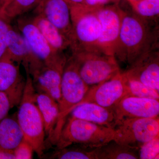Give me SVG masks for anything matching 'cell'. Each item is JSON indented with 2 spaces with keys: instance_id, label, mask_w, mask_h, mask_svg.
Wrapping results in <instances>:
<instances>
[{
  "instance_id": "cell-1",
  "label": "cell",
  "mask_w": 159,
  "mask_h": 159,
  "mask_svg": "<svg viewBox=\"0 0 159 159\" xmlns=\"http://www.w3.org/2000/svg\"><path fill=\"white\" fill-rule=\"evenodd\" d=\"M159 34L158 22L147 20L133 10L122 9L115 57L131 65L142 55L159 49Z\"/></svg>"
},
{
  "instance_id": "cell-2",
  "label": "cell",
  "mask_w": 159,
  "mask_h": 159,
  "mask_svg": "<svg viewBox=\"0 0 159 159\" xmlns=\"http://www.w3.org/2000/svg\"><path fill=\"white\" fill-rule=\"evenodd\" d=\"M26 84L17 113V121L24 139L30 143L39 157L43 153L45 146L44 125L36 101V94L32 78L27 68Z\"/></svg>"
},
{
  "instance_id": "cell-3",
  "label": "cell",
  "mask_w": 159,
  "mask_h": 159,
  "mask_svg": "<svg viewBox=\"0 0 159 159\" xmlns=\"http://www.w3.org/2000/svg\"><path fill=\"white\" fill-rule=\"evenodd\" d=\"M80 75L89 86L107 80L120 72L118 61L98 47L71 50Z\"/></svg>"
},
{
  "instance_id": "cell-4",
  "label": "cell",
  "mask_w": 159,
  "mask_h": 159,
  "mask_svg": "<svg viewBox=\"0 0 159 159\" xmlns=\"http://www.w3.org/2000/svg\"><path fill=\"white\" fill-rule=\"evenodd\" d=\"M89 88L80 75L74 59H67L61 78L59 115L51 143L56 145L68 115L82 101Z\"/></svg>"
},
{
  "instance_id": "cell-5",
  "label": "cell",
  "mask_w": 159,
  "mask_h": 159,
  "mask_svg": "<svg viewBox=\"0 0 159 159\" xmlns=\"http://www.w3.org/2000/svg\"><path fill=\"white\" fill-rule=\"evenodd\" d=\"M115 138L114 128L71 116L64 125L56 145L59 149L73 144L96 148Z\"/></svg>"
},
{
  "instance_id": "cell-6",
  "label": "cell",
  "mask_w": 159,
  "mask_h": 159,
  "mask_svg": "<svg viewBox=\"0 0 159 159\" xmlns=\"http://www.w3.org/2000/svg\"><path fill=\"white\" fill-rule=\"evenodd\" d=\"M97 9L87 6L70 7L73 26L71 50L98 47L100 25Z\"/></svg>"
},
{
  "instance_id": "cell-7",
  "label": "cell",
  "mask_w": 159,
  "mask_h": 159,
  "mask_svg": "<svg viewBox=\"0 0 159 159\" xmlns=\"http://www.w3.org/2000/svg\"><path fill=\"white\" fill-rule=\"evenodd\" d=\"M114 129V141L139 148L143 143L159 135V116L126 118L118 122Z\"/></svg>"
},
{
  "instance_id": "cell-8",
  "label": "cell",
  "mask_w": 159,
  "mask_h": 159,
  "mask_svg": "<svg viewBox=\"0 0 159 159\" xmlns=\"http://www.w3.org/2000/svg\"><path fill=\"white\" fill-rule=\"evenodd\" d=\"M17 25L37 58L48 66L63 70L67 58L63 53H59L52 48L31 20L19 18Z\"/></svg>"
},
{
  "instance_id": "cell-9",
  "label": "cell",
  "mask_w": 159,
  "mask_h": 159,
  "mask_svg": "<svg viewBox=\"0 0 159 159\" xmlns=\"http://www.w3.org/2000/svg\"><path fill=\"white\" fill-rule=\"evenodd\" d=\"M129 96L125 76L120 72L105 81L90 87L79 104L93 102L103 107L113 108L124 97Z\"/></svg>"
},
{
  "instance_id": "cell-10",
  "label": "cell",
  "mask_w": 159,
  "mask_h": 159,
  "mask_svg": "<svg viewBox=\"0 0 159 159\" xmlns=\"http://www.w3.org/2000/svg\"><path fill=\"white\" fill-rule=\"evenodd\" d=\"M97 14L100 25L97 46L106 54L115 56L121 30L122 9L119 4L99 8Z\"/></svg>"
},
{
  "instance_id": "cell-11",
  "label": "cell",
  "mask_w": 159,
  "mask_h": 159,
  "mask_svg": "<svg viewBox=\"0 0 159 159\" xmlns=\"http://www.w3.org/2000/svg\"><path fill=\"white\" fill-rule=\"evenodd\" d=\"M35 14L48 20L70 42L73 36L70 9L64 0H39L35 6Z\"/></svg>"
},
{
  "instance_id": "cell-12",
  "label": "cell",
  "mask_w": 159,
  "mask_h": 159,
  "mask_svg": "<svg viewBox=\"0 0 159 159\" xmlns=\"http://www.w3.org/2000/svg\"><path fill=\"white\" fill-rule=\"evenodd\" d=\"M25 84L19 66L8 58L0 59V92L6 94L11 108L20 104Z\"/></svg>"
},
{
  "instance_id": "cell-13",
  "label": "cell",
  "mask_w": 159,
  "mask_h": 159,
  "mask_svg": "<svg viewBox=\"0 0 159 159\" xmlns=\"http://www.w3.org/2000/svg\"><path fill=\"white\" fill-rule=\"evenodd\" d=\"M123 73L126 77L140 81L159 93V49L142 55Z\"/></svg>"
},
{
  "instance_id": "cell-14",
  "label": "cell",
  "mask_w": 159,
  "mask_h": 159,
  "mask_svg": "<svg viewBox=\"0 0 159 159\" xmlns=\"http://www.w3.org/2000/svg\"><path fill=\"white\" fill-rule=\"evenodd\" d=\"M113 109L117 125L119 121L126 118L159 116V101L156 99L126 96L114 107Z\"/></svg>"
},
{
  "instance_id": "cell-15",
  "label": "cell",
  "mask_w": 159,
  "mask_h": 159,
  "mask_svg": "<svg viewBox=\"0 0 159 159\" xmlns=\"http://www.w3.org/2000/svg\"><path fill=\"white\" fill-rule=\"evenodd\" d=\"M63 71L41 63L29 72L35 89H37L39 93L48 94L58 103L61 98Z\"/></svg>"
},
{
  "instance_id": "cell-16",
  "label": "cell",
  "mask_w": 159,
  "mask_h": 159,
  "mask_svg": "<svg viewBox=\"0 0 159 159\" xmlns=\"http://www.w3.org/2000/svg\"><path fill=\"white\" fill-rule=\"evenodd\" d=\"M7 52L2 58L22 64L24 68L30 69L41 62L32 52L22 34L9 28L7 36Z\"/></svg>"
},
{
  "instance_id": "cell-17",
  "label": "cell",
  "mask_w": 159,
  "mask_h": 159,
  "mask_svg": "<svg viewBox=\"0 0 159 159\" xmlns=\"http://www.w3.org/2000/svg\"><path fill=\"white\" fill-rule=\"evenodd\" d=\"M71 116L99 125L115 128L116 119L113 108L103 107L93 102H85L76 107Z\"/></svg>"
},
{
  "instance_id": "cell-18",
  "label": "cell",
  "mask_w": 159,
  "mask_h": 159,
  "mask_svg": "<svg viewBox=\"0 0 159 159\" xmlns=\"http://www.w3.org/2000/svg\"><path fill=\"white\" fill-rule=\"evenodd\" d=\"M36 101L43 121L45 134L51 142L59 115L58 102L43 93H36Z\"/></svg>"
},
{
  "instance_id": "cell-19",
  "label": "cell",
  "mask_w": 159,
  "mask_h": 159,
  "mask_svg": "<svg viewBox=\"0 0 159 159\" xmlns=\"http://www.w3.org/2000/svg\"><path fill=\"white\" fill-rule=\"evenodd\" d=\"M31 19L52 48L59 53L70 48V42L51 22L41 14H35Z\"/></svg>"
},
{
  "instance_id": "cell-20",
  "label": "cell",
  "mask_w": 159,
  "mask_h": 159,
  "mask_svg": "<svg viewBox=\"0 0 159 159\" xmlns=\"http://www.w3.org/2000/svg\"><path fill=\"white\" fill-rule=\"evenodd\" d=\"M24 139L17 119L6 116L0 122V148L13 150Z\"/></svg>"
},
{
  "instance_id": "cell-21",
  "label": "cell",
  "mask_w": 159,
  "mask_h": 159,
  "mask_svg": "<svg viewBox=\"0 0 159 159\" xmlns=\"http://www.w3.org/2000/svg\"><path fill=\"white\" fill-rule=\"evenodd\" d=\"M139 148L113 140L95 150L97 159H138Z\"/></svg>"
},
{
  "instance_id": "cell-22",
  "label": "cell",
  "mask_w": 159,
  "mask_h": 159,
  "mask_svg": "<svg viewBox=\"0 0 159 159\" xmlns=\"http://www.w3.org/2000/svg\"><path fill=\"white\" fill-rule=\"evenodd\" d=\"M132 10L144 19L158 21L159 16V0H138L128 2Z\"/></svg>"
},
{
  "instance_id": "cell-23",
  "label": "cell",
  "mask_w": 159,
  "mask_h": 159,
  "mask_svg": "<svg viewBox=\"0 0 159 159\" xmlns=\"http://www.w3.org/2000/svg\"><path fill=\"white\" fill-rule=\"evenodd\" d=\"M125 76L129 96L159 100V93L156 90L138 80Z\"/></svg>"
},
{
  "instance_id": "cell-24",
  "label": "cell",
  "mask_w": 159,
  "mask_h": 159,
  "mask_svg": "<svg viewBox=\"0 0 159 159\" xmlns=\"http://www.w3.org/2000/svg\"><path fill=\"white\" fill-rule=\"evenodd\" d=\"M39 0H11L2 11H1L6 17L10 20L25 14L35 7Z\"/></svg>"
},
{
  "instance_id": "cell-25",
  "label": "cell",
  "mask_w": 159,
  "mask_h": 159,
  "mask_svg": "<svg viewBox=\"0 0 159 159\" xmlns=\"http://www.w3.org/2000/svg\"><path fill=\"white\" fill-rule=\"evenodd\" d=\"M81 146L59 149L54 157L59 159H97L95 148Z\"/></svg>"
},
{
  "instance_id": "cell-26",
  "label": "cell",
  "mask_w": 159,
  "mask_h": 159,
  "mask_svg": "<svg viewBox=\"0 0 159 159\" xmlns=\"http://www.w3.org/2000/svg\"><path fill=\"white\" fill-rule=\"evenodd\" d=\"M139 159L159 158V135L142 144L138 150Z\"/></svg>"
},
{
  "instance_id": "cell-27",
  "label": "cell",
  "mask_w": 159,
  "mask_h": 159,
  "mask_svg": "<svg viewBox=\"0 0 159 159\" xmlns=\"http://www.w3.org/2000/svg\"><path fill=\"white\" fill-rule=\"evenodd\" d=\"M10 20L0 11V59L7 52V36L9 28Z\"/></svg>"
},
{
  "instance_id": "cell-28",
  "label": "cell",
  "mask_w": 159,
  "mask_h": 159,
  "mask_svg": "<svg viewBox=\"0 0 159 159\" xmlns=\"http://www.w3.org/2000/svg\"><path fill=\"white\" fill-rule=\"evenodd\" d=\"M34 152L32 145L24 139L13 150L16 159H32Z\"/></svg>"
},
{
  "instance_id": "cell-29",
  "label": "cell",
  "mask_w": 159,
  "mask_h": 159,
  "mask_svg": "<svg viewBox=\"0 0 159 159\" xmlns=\"http://www.w3.org/2000/svg\"><path fill=\"white\" fill-rule=\"evenodd\" d=\"M11 108L10 102L6 94L0 92V122L7 116Z\"/></svg>"
},
{
  "instance_id": "cell-30",
  "label": "cell",
  "mask_w": 159,
  "mask_h": 159,
  "mask_svg": "<svg viewBox=\"0 0 159 159\" xmlns=\"http://www.w3.org/2000/svg\"><path fill=\"white\" fill-rule=\"evenodd\" d=\"M85 2L87 6L96 9H99L111 3V0H85Z\"/></svg>"
},
{
  "instance_id": "cell-31",
  "label": "cell",
  "mask_w": 159,
  "mask_h": 159,
  "mask_svg": "<svg viewBox=\"0 0 159 159\" xmlns=\"http://www.w3.org/2000/svg\"><path fill=\"white\" fill-rule=\"evenodd\" d=\"M15 159L13 150L0 148V159Z\"/></svg>"
},
{
  "instance_id": "cell-32",
  "label": "cell",
  "mask_w": 159,
  "mask_h": 159,
  "mask_svg": "<svg viewBox=\"0 0 159 159\" xmlns=\"http://www.w3.org/2000/svg\"><path fill=\"white\" fill-rule=\"evenodd\" d=\"M68 4L70 7L75 6H87L85 0H64Z\"/></svg>"
},
{
  "instance_id": "cell-33",
  "label": "cell",
  "mask_w": 159,
  "mask_h": 159,
  "mask_svg": "<svg viewBox=\"0 0 159 159\" xmlns=\"http://www.w3.org/2000/svg\"><path fill=\"white\" fill-rule=\"evenodd\" d=\"M11 0H0V3H1L0 11H2L3 9L8 6V4L11 2Z\"/></svg>"
},
{
  "instance_id": "cell-34",
  "label": "cell",
  "mask_w": 159,
  "mask_h": 159,
  "mask_svg": "<svg viewBox=\"0 0 159 159\" xmlns=\"http://www.w3.org/2000/svg\"><path fill=\"white\" fill-rule=\"evenodd\" d=\"M121 0H111V2L114 4H119Z\"/></svg>"
},
{
  "instance_id": "cell-35",
  "label": "cell",
  "mask_w": 159,
  "mask_h": 159,
  "mask_svg": "<svg viewBox=\"0 0 159 159\" xmlns=\"http://www.w3.org/2000/svg\"><path fill=\"white\" fill-rule=\"evenodd\" d=\"M127 1H128V2H129V1H138V0H127Z\"/></svg>"
},
{
  "instance_id": "cell-36",
  "label": "cell",
  "mask_w": 159,
  "mask_h": 159,
  "mask_svg": "<svg viewBox=\"0 0 159 159\" xmlns=\"http://www.w3.org/2000/svg\"><path fill=\"white\" fill-rule=\"evenodd\" d=\"M0 8H1V3H0Z\"/></svg>"
}]
</instances>
